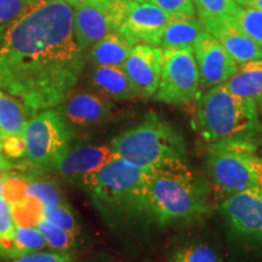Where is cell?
<instances>
[{
	"label": "cell",
	"mask_w": 262,
	"mask_h": 262,
	"mask_svg": "<svg viewBox=\"0 0 262 262\" xmlns=\"http://www.w3.org/2000/svg\"><path fill=\"white\" fill-rule=\"evenodd\" d=\"M91 83L110 100L124 101L140 97L139 90L127 77L123 66H95Z\"/></svg>",
	"instance_id": "cell-17"
},
{
	"label": "cell",
	"mask_w": 262,
	"mask_h": 262,
	"mask_svg": "<svg viewBox=\"0 0 262 262\" xmlns=\"http://www.w3.org/2000/svg\"><path fill=\"white\" fill-rule=\"evenodd\" d=\"M257 110H258V116H260V120L262 124V98L257 102Z\"/></svg>",
	"instance_id": "cell-40"
},
{
	"label": "cell",
	"mask_w": 262,
	"mask_h": 262,
	"mask_svg": "<svg viewBox=\"0 0 262 262\" xmlns=\"http://www.w3.org/2000/svg\"><path fill=\"white\" fill-rule=\"evenodd\" d=\"M64 3H67L68 5L72 6V9L77 8V6L83 5L84 3H86V0H63Z\"/></svg>",
	"instance_id": "cell-38"
},
{
	"label": "cell",
	"mask_w": 262,
	"mask_h": 262,
	"mask_svg": "<svg viewBox=\"0 0 262 262\" xmlns=\"http://www.w3.org/2000/svg\"><path fill=\"white\" fill-rule=\"evenodd\" d=\"M111 146L83 145L70 148L57 160L52 170L66 181L81 185L85 176L96 171L113 158Z\"/></svg>",
	"instance_id": "cell-14"
},
{
	"label": "cell",
	"mask_w": 262,
	"mask_h": 262,
	"mask_svg": "<svg viewBox=\"0 0 262 262\" xmlns=\"http://www.w3.org/2000/svg\"><path fill=\"white\" fill-rule=\"evenodd\" d=\"M169 18V14L152 3H135L118 31L135 39L137 44L141 41L158 47Z\"/></svg>",
	"instance_id": "cell-15"
},
{
	"label": "cell",
	"mask_w": 262,
	"mask_h": 262,
	"mask_svg": "<svg viewBox=\"0 0 262 262\" xmlns=\"http://www.w3.org/2000/svg\"><path fill=\"white\" fill-rule=\"evenodd\" d=\"M260 191H261V193H262V187H261V188H260Z\"/></svg>",
	"instance_id": "cell-44"
},
{
	"label": "cell",
	"mask_w": 262,
	"mask_h": 262,
	"mask_svg": "<svg viewBox=\"0 0 262 262\" xmlns=\"http://www.w3.org/2000/svg\"><path fill=\"white\" fill-rule=\"evenodd\" d=\"M136 44L125 33L111 32L90 48V61L94 66H123Z\"/></svg>",
	"instance_id": "cell-18"
},
{
	"label": "cell",
	"mask_w": 262,
	"mask_h": 262,
	"mask_svg": "<svg viewBox=\"0 0 262 262\" xmlns=\"http://www.w3.org/2000/svg\"><path fill=\"white\" fill-rule=\"evenodd\" d=\"M222 84L232 94L257 103L262 98V58L239 64L237 72Z\"/></svg>",
	"instance_id": "cell-20"
},
{
	"label": "cell",
	"mask_w": 262,
	"mask_h": 262,
	"mask_svg": "<svg viewBox=\"0 0 262 262\" xmlns=\"http://www.w3.org/2000/svg\"><path fill=\"white\" fill-rule=\"evenodd\" d=\"M208 180L187 168L148 171L146 215L162 226L189 224L210 209Z\"/></svg>",
	"instance_id": "cell-2"
},
{
	"label": "cell",
	"mask_w": 262,
	"mask_h": 262,
	"mask_svg": "<svg viewBox=\"0 0 262 262\" xmlns=\"http://www.w3.org/2000/svg\"><path fill=\"white\" fill-rule=\"evenodd\" d=\"M201 86V74L193 49L163 50L162 74L153 96L157 101L185 106L198 98Z\"/></svg>",
	"instance_id": "cell-8"
},
{
	"label": "cell",
	"mask_w": 262,
	"mask_h": 262,
	"mask_svg": "<svg viewBox=\"0 0 262 262\" xmlns=\"http://www.w3.org/2000/svg\"><path fill=\"white\" fill-rule=\"evenodd\" d=\"M41 0H0V25H11Z\"/></svg>",
	"instance_id": "cell-31"
},
{
	"label": "cell",
	"mask_w": 262,
	"mask_h": 262,
	"mask_svg": "<svg viewBox=\"0 0 262 262\" xmlns=\"http://www.w3.org/2000/svg\"><path fill=\"white\" fill-rule=\"evenodd\" d=\"M148 171L113 157L96 171L85 176L81 186L108 224H119L146 215Z\"/></svg>",
	"instance_id": "cell-4"
},
{
	"label": "cell",
	"mask_w": 262,
	"mask_h": 262,
	"mask_svg": "<svg viewBox=\"0 0 262 262\" xmlns=\"http://www.w3.org/2000/svg\"><path fill=\"white\" fill-rule=\"evenodd\" d=\"M4 179H5V172L3 171L2 169H0V181L3 182V180H4Z\"/></svg>",
	"instance_id": "cell-41"
},
{
	"label": "cell",
	"mask_w": 262,
	"mask_h": 262,
	"mask_svg": "<svg viewBox=\"0 0 262 262\" xmlns=\"http://www.w3.org/2000/svg\"><path fill=\"white\" fill-rule=\"evenodd\" d=\"M2 152L6 158L18 159L26 157V141L24 135H12L0 139Z\"/></svg>",
	"instance_id": "cell-33"
},
{
	"label": "cell",
	"mask_w": 262,
	"mask_h": 262,
	"mask_svg": "<svg viewBox=\"0 0 262 262\" xmlns=\"http://www.w3.org/2000/svg\"><path fill=\"white\" fill-rule=\"evenodd\" d=\"M129 2H135V3H145L147 0H129Z\"/></svg>",
	"instance_id": "cell-43"
},
{
	"label": "cell",
	"mask_w": 262,
	"mask_h": 262,
	"mask_svg": "<svg viewBox=\"0 0 262 262\" xmlns=\"http://www.w3.org/2000/svg\"><path fill=\"white\" fill-rule=\"evenodd\" d=\"M84 64L72 6L41 0L9 25L0 48V90L18 97L34 116L70 96Z\"/></svg>",
	"instance_id": "cell-1"
},
{
	"label": "cell",
	"mask_w": 262,
	"mask_h": 262,
	"mask_svg": "<svg viewBox=\"0 0 262 262\" xmlns=\"http://www.w3.org/2000/svg\"><path fill=\"white\" fill-rule=\"evenodd\" d=\"M198 17H233L239 5L235 0H193Z\"/></svg>",
	"instance_id": "cell-29"
},
{
	"label": "cell",
	"mask_w": 262,
	"mask_h": 262,
	"mask_svg": "<svg viewBox=\"0 0 262 262\" xmlns=\"http://www.w3.org/2000/svg\"><path fill=\"white\" fill-rule=\"evenodd\" d=\"M28 181L29 179L18 173H8L5 176L3 180V198L10 206L22 202L27 196Z\"/></svg>",
	"instance_id": "cell-30"
},
{
	"label": "cell",
	"mask_w": 262,
	"mask_h": 262,
	"mask_svg": "<svg viewBox=\"0 0 262 262\" xmlns=\"http://www.w3.org/2000/svg\"><path fill=\"white\" fill-rule=\"evenodd\" d=\"M162 64V48L148 44H136L133 48L123 68L139 90L140 97L155 96L160 81Z\"/></svg>",
	"instance_id": "cell-12"
},
{
	"label": "cell",
	"mask_w": 262,
	"mask_h": 262,
	"mask_svg": "<svg viewBox=\"0 0 262 262\" xmlns=\"http://www.w3.org/2000/svg\"><path fill=\"white\" fill-rule=\"evenodd\" d=\"M195 130L209 143L244 142L255 145L262 137L257 103L239 97L224 84L209 88L195 103ZM256 146V145H255Z\"/></svg>",
	"instance_id": "cell-3"
},
{
	"label": "cell",
	"mask_w": 262,
	"mask_h": 262,
	"mask_svg": "<svg viewBox=\"0 0 262 262\" xmlns=\"http://www.w3.org/2000/svg\"><path fill=\"white\" fill-rule=\"evenodd\" d=\"M37 228L41 232L47 245L52 250L56 251H70L77 244V237L70 232L57 227L47 219H41Z\"/></svg>",
	"instance_id": "cell-24"
},
{
	"label": "cell",
	"mask_w": 262,
	"mask_h": 262,
	"mask_svg": "<svg viewBox=\"0 0 262 262\" xmlns=\"http://www.w3.org/2000/svg\"><path fill=\"white\" fill-rule=\"evenodd\" d=\"M255 149L256 146L244 142L210 143L206 149L205 169L216 187L227 194L257 189L253 171Z\"/></svg>",
	"instance_id": "cell-7"
},
{
	"label": "cell",
	"mask_w": 262,
	"mask_h": 262,
	"mask_svg": "<svg viewBox=\"0 0 262 262\" xmlns=\"http://www.w3.org/2000/svg\"><path fill=\"white\" fill-rule=\"evenodd\" d=\"M219 211L234 239L250 248L262 249V193L260 188L232 193Z\"/></svg>",
	"instance_id": "cell-10"
},
{
	"label": "cell",
	"mask_w": 262,
	"mask_h": 262,
	"mask_svg": "<svg viewBox=\"0 0 262 262\" xmlns=\"http://www.w3.org/2000/svg\"><path fill=\"white\" fill-rule=\"evenodd\" d=\"M27 195L39 199L44 208H54L67 202L64 201L60 186L52 180L48 179H29Z\"/></svg>",
	"instance_id": "cell-23"
},
{
	"label": "cell",
	"mask_w": 262,
	"mask_h": 262,
	"mask_svg": "<svg viewBox=\"0 0 262 262\" xmlns=\"http://www.w3.org/2000/svg\"><path fill=\"white\" fill-rule=\"evenodd\" d=\"M15 244L17 257L40 251L47 247V242L38 228L21 227V226L15 228Z\"/></svg>",
	"instance_id": "cell-27"
},
{
	"label": "cell",
	"mask_w": 262,
	"mask_h": 262,
	"mask_svg": "<svg viewBox=\"0 0 262 262\" xmlns=\"http://www.w3.org/2000/svg\"><path fill=\"white\" fill-rule=\"evenodd\" d=\"M110 146L114 157L147 171L188 166L183 136L155 112L146 114L140 124L117 135Z\"/></svg>",
	"instance_id": "cell-5"
},
{
	"label": "cell",
	"mask_w": 262,
	"mask_h": 262,
	"mask_svg": "<svg viewBox=\"0 0 262 262\" xmlns=\"http://www.w3.org/2000/svg\"><path fill=\"white\" fill-rule=\"evenodd\" d=\"M3 196V182L0 181V198Z\"/></svg>",
	"instance_id": "cell-42"
},
{
	"label": "cell",
	"mask_w": 262,
	"mask_h": 262,
	"mask_svg": "<svg viewBox=\"0 0 262 262\" xmlns=\"http://www.w3.org/2000/svg\"><path fill=\"white\" fill-rule=\"evenodd\" d=\"M9 25H0V48H2L3 41H4L6 31H8Z\"/></svg>",
	"instance_id": "cell-39"
},
{
	"label": "cell",
	"mask_w": 262,
	"mask_h": 262,
	"mask_svg": "<svg viewBox=\"0 0 262 262\" xmlns=\"http://www.w3.org/2000/svg\"><path fill=\"white\" fill-rule=\"evenodd\" d=\"M44 217L50 221L51 224L62 228L63 231L70 232L75 237L80 233V226L78 224L74 211L72 210L67 202L54 206V208H45Z\"/></svg>",
	"instance_id": "cell-28"
},
{
	"label": "cell",
	"mask_w": 262,
	"mask_h": 262,
	"mask_svg": "<svg viewBox=\"0 0 262 262\" xmlns=\"http://www.w3.org/2000/svg\"><path fill=\"white\" fill-rule=\"evenodd\" d=\"M74 136L73 125L58 107L38 112L26 123L24 137L27 160L16 165V169L25 170L24 175L28 179H31L29 172L52 170L57 160L71 148Z\"/></svg>",
	"instance_id": "cell-6"
},
{
	"label": "cell",
	"mask_w": 262,
	"mask_h": 262,
	"mask_svg": "<svg viewBox=\"0 0 262 262\" xmlns=\"http://www.w3.org/2000/svg\"><path fill=\"white\" fill-rule=\"evenodd\" d=\"M134 4L129 0H86L73 8V33L81 50L122 27Z\"/></svg>",
	"instance_id": "cell-9"
},
{
	"label": "cell",
	"mask_w": 262,
	"mask_h": 262,
	"mask_svg": "<svg viewBox=\"0 0 262 262\" xmlns=\"http://www.w3.org/2000/svg\"><path fill=\"white\" fill-rule=\"evenodd\" d=\"M165 11L170 16L188 15L195 16V6L193 0H148Z\"/></svg>",
	"instance_id": "cell-32"
},
{
	"label": "cell",
	"mask_w": 262,
	"mask_h": 262,
	"mask_svg": "<svg viewBox=\"0 0 262 262\" xmlns=\"http://www.w3.org/2000/svg\"><path fill=\"white\" fill-rule=\"evenodd\" d=\"M14 262H73V255L68 251H57V253L35 251L16 257Z\"/></svg>",
	"instance_id": "cell-34"
},
{
	"label": "cell",
	"mask_w": 262,
	"mask_h": 262,
	"mask_svg": "<svg viewBox=\"0 0 262 262\" xmlns=\"http://www.w3.org/2000/svg\"><path fill=\"white\" fill-rule=\"evenodd\" d=\"M205 32L217 39L238 64L262 58V47L256 44L238 27L231 16L199 17Z\"/></svg>",
	"instance_id": "cell-13"
},
{
	"label": "cell",
	"mask_w": 262,
	"mask_h": 262,
	"mask_svg": "<svg viewBox=\"0 0 262 262\" xmlns=\"http://www.w3.org/2000/svg\"><path fill=\"white\" fill-rule=\"evenodd\" d=\"M114 104L110 98L89 93L71 94L58 106L72 125L95 126L111 119Z\"/></svg>",
	"instance_id": "cell-16"
},
{
	"label": "cell",
	"mask_w": 262,
	"mask_h": 262,
	"mask_svg": "<svg viewBox=\"0 0 262 262\" xmlns=\"http://www.w3.org/2000/svg\"><path fill=\"white\" fill-rule=\"evenodd\" d=\"M15 222L11 215V206L6 204L0 211V239L12 238L15 235Z\"/></svg>",
	"instance_id": "cell-35"
},
{
	"label": "cell",
	"mask_w": 262,
	"mask_h": 262,
	"mask_svg": "<svg viewBox=\"0 0 262 262\" xmlns=\"http://www.w3.org/2000/svg\"><path fill=\"white\" fill-rule=\"evenodd\" d=\"M0 169L5 172V176L8 175L10 170L14 169V164H12L10 160L6 158V157L3 155L2 152V146H0Z\"/></svg>",
	"instance_id": "cell-37"
},
{
	"label": "cell",
	"mask_w": 262,
	"mask_h": 262,
	"mask_svg": "<svg viewBox=\"0 0 262 262\" xmlns=\"http://www.w3.org/2000/svg\"><path fill=\"white\" fill-rule=\"evenodd\" d=\"M233 19L249 38L262 47V11L239 5Z\"/></svg>",
	"instance_id": "cell-26"
},
{
	"label": "cell",
	"mask_w": 262,
	"mask_h": 262,
	"mask_svg": "<svg viewBox=\"0 0 262 262\" xmlns=\"http://www.w3.org/2000/svg\"><path fill=\"white\" fill-rule=\"evenodd\" d=\"M44 205L39 199L27 195L22 202L11 205V215L16 226L37 227L44 219Z\"/></svg>",
	"instance_id": "cell-22"
},
{
	"label": "cell",
	"mask_w": 262,
	"mask_h": 262,
	"mask_svg": "<svg viewBox=\"0 0 262 262\" xmlns=\"http://www.w3.org/2000/svg\"><path fill=\"white\" fill-rule=\"evenodd\" d=\"M193 52L201 74L202 86L212 88L225 83L239 67L221 42L205 31L196 39Z\"/></svg>",
	"instance_id": "cell-11"
},
{
	"label": "cell",
	"mask_w": 262,
	"mask_h": 262,
	"mask_svg": "<svg viewBox=\"0 0 262 262\" xmlns=\"http://www.w3.org/2000/svg\"><path fill=\"white\" fill-rule=\"evenodd\" d=\"M28 116L27 108L21 101L0 90V139L24 135Z\"/></svg>",
	"instance_id": "cell-21"
},
{
	"label": "cell",
	"mask_w": 262,
	"mask_h": 262,
	"mask_svg": "<svg viewBox=\"0 0 262 262\" xmlns=\"http://www.w3.org/2000/svg\"><path fill=\"white\" fill-rule=\"evenodd\" d=\"M204 31L195 16H170L160 38L159 47L166 49H193L196 39Z\"/></svg>",
	"instance_id": "cell-19"
},
{
	"label": "cell",
	"mask_w": 262,
	"mask_h": 262,
	"mask_svg": "<svg viewBox=\"0 0 262 262\" xmlns=\"http://www.w3.org/2000/svg\"><path fill=\"white\" fill-rule=\"evenodd\" d=\"M238 5L243 6V8L256 9L262 11V0H235Z\"/></svg>",
	"instance_id": "cell-36"
},
{
	"label": "cell",
	"mask_w": 262,
	"mask_h": 262,
	"mask_svg": "<svg viewBox=\"0 0 262 262\" xmlns=\"http://www.w3.org/2000/svg\"><path fill=\"white\" fill-rule=\"evenodd\" d=\"M169 262H224L215 249L206 244H187L172 251Z\"/></svg>",
	"instance_id": "cell-25"
}]
</instances>
